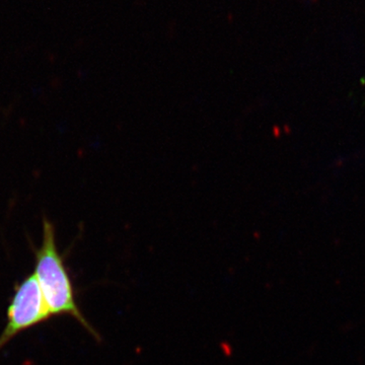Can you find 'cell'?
<instances>
[{"instance_id":"2","label":"cell","mask_w":365,"mask_h":365,"mask_svg":"<svg viewBox=\"0 0 365 365\" xmlns=\"http://www.w3.org/2000/svg\"><path fill=\"white\" fill-rule=\"evenodd\" d=\"M51 318L34 274L21 281L14 289L7 309V324L0 336V350L18 334Z\"/></svg>"},{"instance_id":"1","label":"cell","mask_w":365,"mask_h":365,"mask_svg":"<svg viewBox=\"0 0 365 365\" xmlns=\"http://www.w3.org/2000/svg\"><path fill=\"white\" fill-rule=\"evenodd\" d=\"M50 316H71L91 334L101 340L95 329L86 321L76 304V292L63 256L56 244L54 225L48 220H43L42 245L36 251V267L34 272Z\"/></svg>"}]
</instances>
